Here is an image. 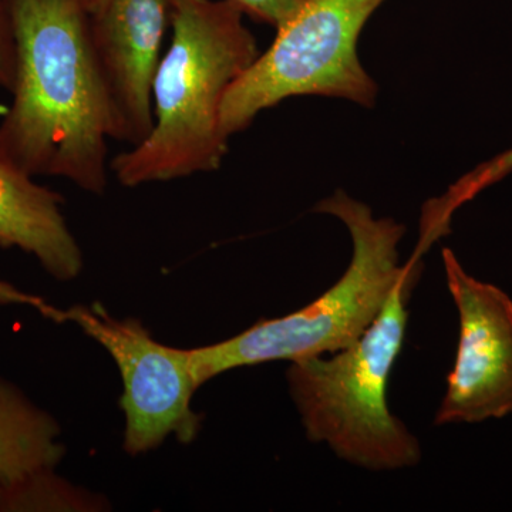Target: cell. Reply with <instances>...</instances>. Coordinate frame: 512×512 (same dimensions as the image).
<instances>
[{"label": "cell", "mask_w": 512, "mask_h": 512, "mask_svg": "<svg viewBox=\"0 0 512 512\" xmlns=\"http://www.w3.org/2000/svg\"><path fill=\"white\" fill-rule=\"evenodd\" d=\"M316 212L333 215L348 228L353 254L345 274L299 311L261 320L224 342L190 349L198 386L237 367L339 352L355 343L382 311L407 271V264L399 262L403 225L373 217L366 204L342 190L320 201Z\"/></svg>", "instance_id": "277c9868"}, {"label": "cell", "mask_w": 512, "mask_h": 512, "mask_svg": "<svg viewBox=\"0 0 512 512\" xmlns=\"http://www.w3.org/2000/svg\"><path fill=\"white\" fill-rule=\"evenodd\" d=\"M512 173V148L476 170L464 175L448 188L446 194L424 205L420 220V238L417 251L426 254L434 242L450 232V222L458 208L477 197L481 191Z\"/></svg>", "instance_id": "8fae6325"}, {"label": "cell", "mask_w": 512, "mask_h": 512, "mask_svg": "<svg viewBox=\"0 0 512 512\" xmlns=\"http://www.w3.org/2000/svg\"><path fill=\"white\" fill-rule=\"evenodd\" d=\"M18 57L10 22L8 0H0V87L12 93L16 83Z\"/></svg>", "instance_id": "4fadbf2b"}, {"label": "cell", "mask_w": 512, "mask_h": 512, "mask_svg": "<svg viewBox=\"0 0 512 512\" xmlns=\"http://www.w3.org/2000/svg\"><path fill=\"white\" fill-rule=\"evenodd\" d=\"M170 0H107L90 39L113 117V138L137 146L154 127L153 87Z\"/></svg>", "instance_id": "ba28073f"}, {"label": "cell", "mask_w": 512, "mask_h": 512, "mask_svg": "<svg viewBox=\"0 0 512 512\" xmlns=\"http://www.w3.org/2000/svg\"><path fill=\"white\" fill-rule=\"evenodd\" d=\"M244 10L232 0H170L173 40L153 87L154 127L110 164L124 187L218 170L228 153L221 110L258 59Z\"/></svg>", "instance_id": "7a4b0ae2"}, {"label": "cell", "mask_w": 512, "mask_h": 512, "mask_svg": "<svg viewBox=\"0 0 512 512\" xmlns=\"http://www.w3.org/2000/svg\"><path fill=\"white\" fill-rule=\"evenodd\" d=\"M62 205V195L0 157V248L22 249L57 281H72L83 255Z\"/></svg>", "instance_id": "9c48e42d"}, {"label": "cell", "mask_w": 512, "mask_h": 512, "mask_svg": "<svg viewBox=\"0 0 512 512\" xmlns=\"http://www.w3.org/2000/svg\"><path fill=\"white\" fill-rule=\"evenodd\" d=\"M67 320L100 343L119 367L127 453H147L168 436L181 443L197 437L201 417L191 403L200 386L192 370L190 349L157 342L138 320L111 318L99 303L62 311V322Z\"/></svg>", "instance_id": "8992f818"}, {"label": "cell", "mask_w": 512, "mask_h": 512, "mask_svg": "<svg viewBox=\"0 0 512 512\" xmlns=\"http://www.w3.org/2000/svg\"><path fill=\"white\" fill-rule=\"evenodd\" d=\"M56 420L0 379V485L55 468L64 454Z\"/></svg>", "instance_id": "30bf717a"}, {"label": "cell", "mask_w": 512, "mask_h": 512, "mask_svg": "<svg viewBox=\"0 0 512 512\" xmlns=\"http://www.w3.org/2000/svg\"><path fill=\"white\" fill-rule=\"evenodd\" d=\"M80 5L83 6V9L89 13V16L94 15V13L99 12V10L104 8L107 0H79Z\"/></svg>", "instance_id": "2e32d148"}, {"label": "cell", "mask_w": 512, "mask_h": 512, "mask_svg": "<svg viewBox=\"0 0 512 512\" xmlns=\"http://www.w3.org/2000/svg\"><path fill=\"white\" fill-rule=\"evenodd\" d=\"M16 43L12 106L0 123V157L30 177L107 187L113 117L79 0H8Z\"/></svg>", "instance_id": "6da1fadb"}, {"label": "cell", "mask_w": 512, "mask_h": 512, "mask_svg": "<svg viewBox=\"0 0 512 512\" xmlns=\"http://www.w3.org/2000/svg\"><path fill=\"white\" fill-rule=\"evenodd\" d=\"M443 262L460 340L434 424L503 419L512 413V299L468 275L451 249H443Z\"/></svg>", "instance_id": "52a82bcc"}, {"label": "cell", "mask_w": 512, "mask_h": 512, "mask_svg": "<svg viewBox=\"0 0 512 512\" xmlns=\"http://www.w3.org/2000/svg\"><path fill=\"white\" fill-rule=\"evenodd\" d=\"M0 305L32 306V308L37 309V311L42 313L43 316H46V318L59 323L60 315H62V311L47 305L43 299L37 298L35 295H30V293L22 292L20 289L15 288V286L3 281H0Z\"/></svg>", "instance_id": "9a60e30c"}, {"label": "cell", "mask_w": 512, "mask_h": 512, "mask_svg": "<svg viewBox=\"0 0 512 512\" xmlns=\"http://www.w3.org/2000/svg\"><path fill=\"white\" fill-rule=\"evenodd\" d=\"M86 495L55 474V468L35 471L9 484L0 485V511L92 510Z\"/></svg>", "instance_id": "7c38bea8"}, {"label": "cell", "mask_w": 512, "mask_h": 512, "mask_svg": "<svg viewBox=\"0 0 512 512\" xmlns=\"http://www.w3.org/2000/svg\"><path fill=\"white\" fill-rule=\"evenodd\" d=\"M384 2L303 0L276 29L271 47L232 84L222 104V133L231 138L289 97H336L375 106L377 84L360 63L357 42Z\"/></svg>", "instance_id": "5b68a950"}, {"label": "cell", "mask_w": 512, "mask_h": 512, "mask_svg": "<svg viewBox=\"0 0 512 512\" xmlns=\"http://www.w3.org/2000/svg\"><path fill=\"white\" fill-rule=\"evenodd\" d=\"M420 271L421 259L413 256L382 311L355 343L330 357L295 360L286 373L308 439L366 470H402L421 460L419 440L390 412L387 400L406 338L407 301Z\"/></svg>", "instance_id": "3957f363"}, {"label": "cell", "mask_w": 512, "mask_h": 512, "mask_svg": "<svg viewBox=\"0 0 512 512\" xmlns=\"http://www.w3.org/2000/svg\"><path fill=\"white\" fill-rule=\"evenodd\" d=\"M252 18L278 29L299 9L303 0H232Z\"/></svg>", "instance_id": "5bb4252c"}]
</instances>
